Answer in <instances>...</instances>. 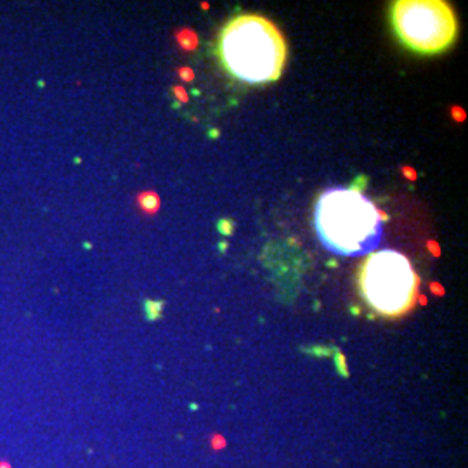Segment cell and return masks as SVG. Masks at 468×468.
<instances>
[{
	"mask_svg": "<svg viewBox=\"0 0 468 468\" xmlns=\"http://www.w3.org/2000/svg\"><path fill=\"white\" fill-rule=\"evenodd\" d=\"M420 278L411 262L395 250H380L366 258L359 272V290L366 306L385 317L410 312L418 300Z\"/></svg>",
	"mask_w": 468,
	"mask_h": 468,
	"instance_id": "3",
	"label": "cell"
},
{
	"mask_svg": "<svg viewBox=\"0 0 468 468\" xmlns=\"http://www.w3.org/2000/svg\"><path fill=\"white\" fill-rule=\"evenodd\" d=\"M316 233L331 253H371L383 238V219L370 198L354 188H330L317 198Z\"/></svg>",
	"mask_w": 468,
	"mask_h": 468,
	"instance_id": "1",
	"label": "cell"
},
{
	"mask_svg": "<svg viewBox=\"0 0 468 468\" xmlns=\"http://www.w3.org/2000/svg\"><path fill=\"white\" fill-rule=\"evenodd\" d=\"M392 26L408 49L439 54L451 47L458 35V19L442 0H399L392 6Z\"/></svg>",
	"mask_w": 468,
	"mask_h": 468,
	"instance_id": "4",
	"label": "cell"
},
{
	"mask_svg": "<svg viewBox=\"0 0 468 468\" xmlns=\"http://www.w3.org/2000/svg\"><path fill=\"white\" fill-rule=\"evenodd\" d=\"M217 49L227 73L250 85L278 80L286 63L284 37L274 23L257 14L233 17Z\"/></svg>",
	"mask_w": 468,
	"mask_h": 468,
	"instance_id": "2",
	"label": "cell"
}]
</instances>
